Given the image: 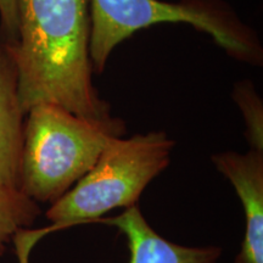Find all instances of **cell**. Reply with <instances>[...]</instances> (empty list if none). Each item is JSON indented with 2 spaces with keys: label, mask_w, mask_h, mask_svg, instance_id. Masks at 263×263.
I'll list each match as a JSON object with an SVG mask.
<instances>
[{
  "label": "cell",
  "mask_w": 263,
  "mask_h": 263,
  "mask_svg": "<svg viewBox=\"0 0 263 263\" xmlns=\"http://www.w3.org/2000/svg\"><path fill=\"white\" fill-rule=\"evenodd\" d=\"M18 16L12 50L24 112L54 104L88 120L112 117L93 84L90 0H20Z\"/></svg>",
  "instance_id": "1"
},
{
  "label": "cell",
  "mask_w": 263,
  "mask_h": 263,
  "mask_svg": "<svg viewBox=\"0 0 263 263\" xmlns=\"http://www.w3.org/2000/svg\"><path fill=\"white\" fill-rule=\"evenodd\" d=\"M174 141L162 130L115 138L94 167L51 203L45 217L50 226L20 230L14 241L20 263L43 236L78 224L97 223L110 211L137 205L146 186L168 167Z\"/></svg>",
  "instance_id": "2"
},
{
  "label": "cell",
  "mask_w": 263,
  "mask_h": 263,
  "mask_svg": "<svg viewBox=\"0 0 263 263\" xmlns=\"http://www.w3.org/2000/svg\"><path fill=\"white\" fill-rule=\"evenodd\" d=\"M20 190L35 202L52 203L93 168L107 144L124 137L118 117L88 120L54 104H39L27 114Z\"/></svg>",
  "instance_id": "3"
},
{
  "label": "cell",
  "mask_w": 263,
  "mask_h": 263,
  "mask_svg": "<svg viewBox=\"0 0 263 263\" xmlns=\"http://www.w3.org/2000/svg\"><path fill=\"white\" fill-rule=\"evenodd\" d=\"M89 58L94 73L105 66L120 43L157 24H188L207 33L229 57L262 64L257 34L221 0H90Z\"/></svg>",
  "instance_id": "4"
},
{
  "label": "cell",
  "mask_w": 263,
  "mask_h": 263,
  "mask_svg": "<svg viewBox=\"0 0 263 263\" xmlns=\"http://www.w3.org/2000/svg\"><path fill=\"white\" fill-rule=\"evenodd\" d=\"M242 203L245 233L234 263H263V151H226L211 156Z\"/></svg>",
  "instance_id": "5"
},
{
  "label": "cell",
  "mask_w": 263,
  "mask_h": 263,
  "mask_svg": "<svg viewBox=\"0 0 263 263\" xmlns=\"http://www.w3.org/2000/svg\"><path fill=\"white\" fill-rule=\"evenodd\" d=\"M97 223L115 227L127 240L129 259L127 263H216L222 256L217 245L186 246L160 235L149 224L137 205L120 216L98 219Z\"/></svg>",
  "instance_id": "6"
},
{
  "label": "cell",
  "mask_w": 263,
  "mask_h": 263,
  "mask_svg": "<svg viewBox=\"0 0 263 263\" xmlns=\"http://www.w3.org/2000/svg\"><path fill=\"white\" fill-rule=\"evenodd\" d=\"M25 115L12 45L0 37V185L20 189Z\"/></svg>",
  "instance_id": "7"
},
{
  "label": "cell",
  "mask_w": 263,
  "mask_h": 263,
  "mask_svg": "<svg viewBox=\"0 0 263 263\" xmlns=\"http://www.w3.org/2000/svg\"><path fill=\"white\" fill-rule=\"evenodd\" d=\"M39 215L38 202L17 188L0 185V256L20 230L31 227Z\"/></svg>",
  "instance_id": "8"
},
{
  "label": "cell",
  "mask_w": 263,
  "mask_h": 263,
  "mask_svg": "<svg viewBox=\"0 0 263 263\" xmlns=\"http://www.w3.org/2000/svg\"><path fill=\"white\" fill-rule=\"evenodd\" d=\"M232 97L244 117L250 150L263 151V104L252 82L245 80L236 83Z\"/></svg>",
  "instance_id": "9"
},
{
  "label": "cell",
  "mask_w": 263,
  "mask_h": 263,
  "mask_svg": "<svg viewBox=\"0 0 263 263\" xmlns=\"http://www.w3.org/2000/svg\"><path fill=\"white\" fill-rule=\"evenodd\" d=\"M20 0H0V27L2 38L15 47L18 41Z\"/></svg>",
  "instance_id": "10"
}]
</instances>
